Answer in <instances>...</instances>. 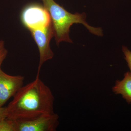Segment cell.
<instances>
[{"mask_svg": "<svg viewBox=\"0 0 131 131\" xmlns=\"http://www.w3.org/2000/svg\"><path fill=\"white\" fill-rule=\"evenodd\" d=\"M115 94H120L128 104H131V73L127 71L125 73L122 80H117L112 88Z\"/></svg>", "mask_w": 131, "mask_h": 131, "instance_id": "52a82bcc", "label": "cell"}, {"mask_svg": "<svg viewBox=\"0 0 131 131\" xmlns=\"http://www.w3.org/2000/svg\"><path fill=\"white\" fill-rule=\"evenodd\" d=\"M8 54V51L5 46V42L2 40H0V69L1 66L6 57Z\"/></svg>", "mask_w": 131, "mask_h": 131, "instance_id": "9c48e42d", "label": "cell"}, {"mask_svg": "<svg viewBox=\"0 0 131 131\" xmlns=\"http://www.w3.org/2000/svg\"><path fill=\"white\" fill-rule=\"evenodd\" d=\"M122 50L125 56V59L131 73V51L126 46H123Z\"/></svg>", "mask_w": 131, "mask_h": 131, "instance_id": "30bf717a", "label": "cell"}, {"mask_svg": "<svg viewBox=\"0 0 131 131\" xmlns=\"http://www.w3.org/2000/svg\"><path fill=\"white\" fill-rule=\"evenodd\" d=\"M44 7L48 12L51 20L54 32V37L57 45L62 42L73 43L69 37L71 26L75 24H81L85 26L90 32L98 36L103 35L100 27H94L90 26L86 21L85 13L74 14L66 11L63 7L54 0H40Z\"/></svg>", "mask_w": 131, "mask_h": 131, "instance_id": "7a4b0ae2", "label": "cell"}, {"mask_svg": "<svg viewBox=\"0 0 131 131\" xmlns=\"http://www.w3.org/2000/svg\"><path fill=\"white\" fill-rule=\"evenodd\" d=\"M57 114L42 115L35 118L16 120L17 131H55L59 124Z\"/></svg>", "mask_w": 131, "mask_h": 131, "instance_id": "5b68a950", "label": "cell"}, {"mask_svg": "<svg viewBox=\"0 0 131 131\" xmlns=\"http://www.w3.org/2000/svg\"><path fill=\"white\" fill-rule=\"evenodd\" d=\"M24 77L11 75L0 69V106H3L23 86Z\"/></svg>", "mask_w": 131, "mask_h": 131, "instance_id": "8992f818", "label": "cell"}, {"mask_svg": "<svg viewBox=\"0 0 131 131\" xmlns=\"http://www.w3.org/2000/svg\"><path fill=\"white\" fill-rule=\"evenodd\" d=\"M0 131H17L15 120L6 118L0 122Z\"/></svg>", "mask_w": 131, "mask_h": 131, "instance_id": "ba28073f", "label": "cell"}, {"mask_svg": "<svg viewBox=\"0 0 131 131\" xmlns=\"http://www.w3.org/2000/svg\"><path fill=\"white\" fill-rule=\"evenodd\" d=\"M6 118H7L6 107H3L0 106V122Z\"/></svg>", "mask_w": 131, "mask_h": 131, "instance_id": "8fae6325", "label": "cell"}, {"mask_svg": "<svg viewBox=\"0 0 131 131\" xmlns=\"http://www.w3.org/2000/svg\"><path fill=\"white\" fill-rule=\"evenodd\" d=\"M21 19L28 30L46 27L51 24L48 12L43 6L38 3L29 4L24 8L21 12Z\"/></svg>", "mask_w": 131, "mask_h": 131, "instance_id": "3957f363", "label": "cell"}, {"mask_svg": "<svg viewBox=\"0 0 131 131\" xmlns=\"http://www.w3.org/2000/svg\"><path fill=\"white\" fill-rule=\"evenodd\" d=\"M6 107L7 118L15 120L35 118L54 113V96L39 77L23 86Z\"/></svg>", "mask_w": 131, "mask_h": 131, "instance_id": "6da1fadb", "label": "cell"}, {"mask_svg": "<svg viewBox=\"0 0 131 131\" xmlns=\"http://www.w3.org/2000/svg\"><path fill=\"white\" fill-rule=\"evenodd\" d=\"M37 45L39 52V64L37 77H39L41 67L45 62L53 58L54 54L51 49L50 42L54 37L52 24L45 27L29 30Z\"/></svg>", "mask_w": 131, "mask_h": 131, "instance_id": "277c9868", "label": "cell"}]
</instances>
